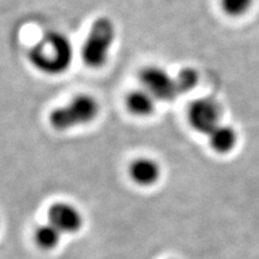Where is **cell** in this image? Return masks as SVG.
<instances>
[{
  "instance_id": "cell-1",
  "label": "cell",
  "mask_w": 259,
  "mask_h": 259,
  "mask_svg": "<svg viewBox=\"0 0 259 259\" xmlns=\"http://www.w3.org/2000/svg\"><path fill=\"white\" fill-rule=\"evenodd\" d=\"M28 59L42 73L57 76L70 67L73 59L71 41L59 31H48L29 51Z\"/></svg>"
},
{
  "instance_id": "cell-2",
  "label": "cell",
  "mask_w": 259,
  "mask_h": 259,
  "mask_svg": "<svg viewBox=\"0 0 259 259\" xmlns=\"http://www.w3.org/2000/svg\"><path fill=\"white\" fill-rule=\"evenodd\" d=\"M115 38V28L107 17L94 22L82 47V59L89 67H101L108 59L109 51Z\"/></svg>"
},
{
  "instance_id": "cell-3",
  "label": "cell",
  "mask_w": 259,
  "mask_h": 259,
  "mask_svg": "<svg viewBox=\"0 0 259 259\" xmlns=\"http://www.w3.org/2000/svg\"><path fill=\"white\" fill-rule=\"evenodd\" d=\"M99 103L90 95H78L51 113L50 121L58 131H65L88 124L99 114Z\"/></svg>"
},
{
  "instance_id": "cell-4",
  "label": "cell",
  "mask_w": 259,
  "mask_h": 259,
  "mask_svg": "<svg viewBox=\"0 0 259 259\" xmlns=\"http://www.w3.org/2000/svg\"><path fill=\"white\" fill-rule=\"evenodd\" d=\"M139 82L142 88L150 93L158 101H174L183 95L178 84L177 76L173 77L158 66H147L139 72Z\"/></svg>"
},
{
  "instance_id": "cell-5",
  "label": "cell",
  "mask_w": 259,
  "mask_h": 259,
  "mask_svg": "<svg viewBox=\"0 0 259 259\" xmlns=\"http://www.w3.org/2000/svg\"><path fill=\"white\" fill-rule=\"evenodd\" d=\"M190 125L199 134L208 136L220 125L221 107L215 100L205 97L192 102L187 111Z\"/></svg>"
},
{
  "instance_id": "cell-6",
  "label": "cell",
  "mask_w": 259,
  "mask_h": 259,
  "mask_svg": "<svg viewBox=\"0 0 259 259\" xmlns=\"http://www.w3.org/2000/svg\"><path fill=\"white\" fill-rule=\"evenodd\" d=\"M48 220L61 234H72L79 231L83 219L78 209L69 203H56L48 211Z\"/></svg>"
},
{
  "instance_id": "cell-7",
  "label": "cell",
  "mask_w": 259,
  "mask_h": 259,
  "mask_svg": "<svg viewBox=\"0 0 259 259\" xmlns=\"http://www.w3.org/2000/svg\"><path fill=\"white\" fill-rule=\"evenodd\" d=\"M130 177L137 185H154L160 178L161 170L156 161L148 157H141L135 160L130 166Z\"/></svg>"
},
{
  "instance_id": "cell-8",
  "label": "cell",
  "mask_w": 259,
  "mask_h": 259,
  "mask_svg": "<svg viewBox=\"0 0 259 259\" xmlns=\"http://www.w3.org/2000/svg\"><path fill=\"white\" fill-rule=\"evenodd\" d=\"M156 99L143 88L134 90L126 99V106L132 114L137 116H148L155 111Z\"/></svg>"
},
{
  "instance_id": "cell-9",
  "label": "cell",
  "mask_w": 259,
  "mask_h": 259,
  "mask_svg": "<svg viewBox=\"0 0 259 259\" xmlns=\"http://www.w3.org/2000/svg\"><path fill=\"white\" fill-rule=\"evenodd\" d=\"M209 144L220 154H226L235 147L236 132L231 126L220 124L208 135Z\"/></svg>"
},
{
  "instance_id": "cell-10",
  "label": "cell",
  "mask_w": 259,
  "mask_h": 259,
  "mask_svg": "<svg viewBox=\"0 0 259 259\" xmlns=\"http://www.w3.org/2000/svg\"><path fill=\"white\" fill-rule=\"evenodd\" d=\"M61 233L51 223L44 225L35 231V241L44 250H52L59 245Z\"/></svg>"
},
{
  "instance_id": "cell-11",
  "label": "cell",
  "mask_w": 259,
  "mask_h": 259,
  "mask_svg": "<svg viewBox=\"0 0 259 259\" xmlns=\"http://www.w3.org/2000/svg\"><path fill=\"white\" fill-rule=\"evenodd\" d=\"M223 11L232 17L245 15L253 5V0H221Z\"/></svg>"
},
{
  "instance_id": "cell-12",
  "label": "cell",
  "mask_w": 259,
  "mask_h": 259,
  "mask_svg": "<svg viewBox=\"0 0 259 259\" xmlns=\"http://www.w3.org/2000/svg\"><path fill=\"white\" fill-rule=\"evenodd\" d=\"M177 80L179 84V88L181 94L189 93L192 90L194 87L198 83V73L196 70L187 67V69L181 70L179 73L177 74Z\"/></svg>"
}]
</instances>
